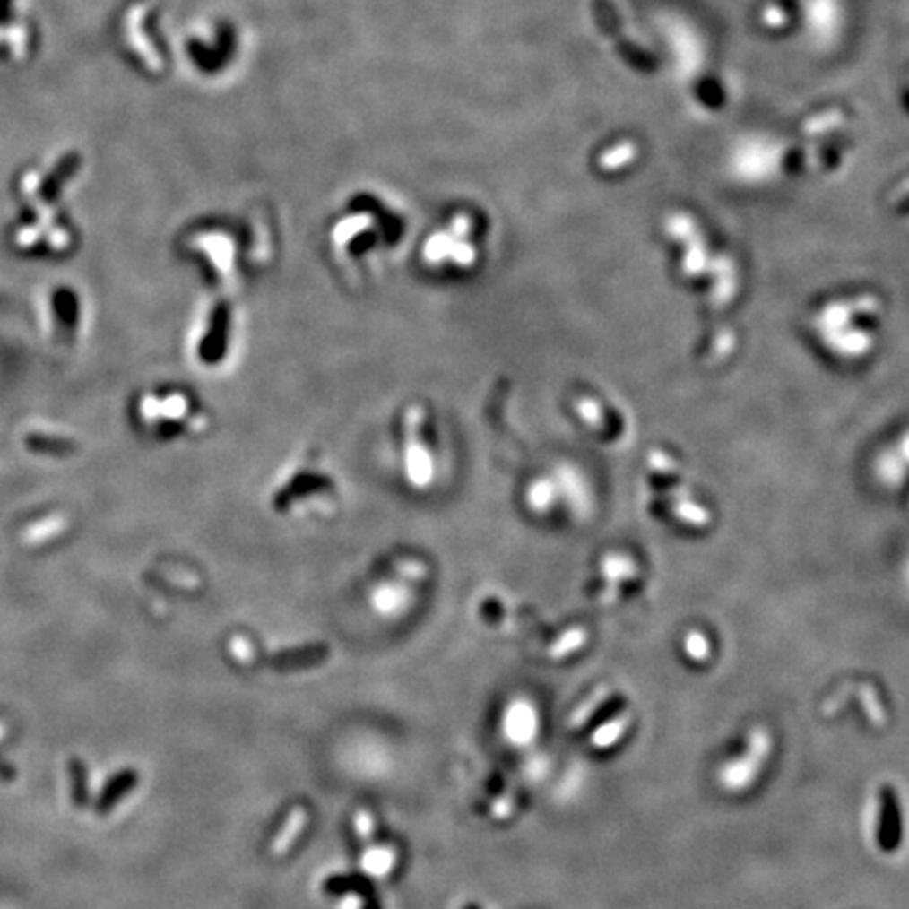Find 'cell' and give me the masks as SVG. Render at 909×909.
I'll return each mask as SVG.
<instances>
[{"instance_id":"cell-5","label":"cell","mask_w":909,"mask_h":909,"mask_svg":"<svg viewBox=\"0 0 909 909\" xmlns=\"http://www.w3.org/2000/svg\"><path fill=\"white\" fill-rule=\"evenodd\" d=\"M306 823H307L306 809L297 806L293 813L289 815V819L284 821V827L281 829V834H278L274 838V844H272V854H276L278 857V854L287 853L290 844H293V840L303 832Z\"/></svg>"},{"instance_id":"cell-9","label":"cell","mask_w":909,"mask_h":909,"mask_svg":"<svg viewBox=\"0 0 909 909\" xmlns=\"http://www.w3.org/2000/svg\"><path fill=\"white\" fill-rule=\"evenodd\" d=\"M373 819L368 817L365 810H360L359 817H356V832H359V835L362 840H367L368 835H373Z\"/></svg>"},{"instance_id":"cell-7","label":"cell","mask_w":909,"mask_h":909,"mask_svg":"<svg viewBox=\"0 0 909 909\" xmlns=\"http://www.w3.org/2000/svg\"><path fill=\"white\" fill-rule=\"evenodd\" d=\"M394 863H396V853L390 846H373L365 853L362 865L371 876H385L390 874Z\"/></svg>"},{"instance_id":"cell-10","label":"cell","mask_w":909,"mask_h":909,"mask_svg":"<svg viewBox=\"0 0 909 909\" xmlns=\"http://www.w3.org/2000/svg\"><path fill=\"white\" fill-rule=\"evenodd\" d=\"M765 22L771 23V26H781V23H783L785 20H783V13L775 7V9L768 11V13H765Z\"/></svg>"},{"instance_id":"cell-8","label":"cell","mask_w":909,"mask_h":909,"mask_svg":"<svg viewBox=\"0 0 909 909\" xmlns=\"http://www.w3.org/2000/svg\"><path fill=\"white\" fill-rule=\"evenodd\" d=\"M636 159V145L632 142H623L617 145V148H613L609 152V154H604V159L600 160V165L604 167V171L609 169V171H613V169L617 167H626L629 165Z\"/></svg>"},{"instance_id":"cell-4","label":"cell","mask_w":909,"mask_h":909,"mask_svg":"<svg viewBox=\"0 0 909 909\" xmlns=\"http://www.w3.org/2000/svg\"><path fill=\"white\" fill-rule=\"evenodd\" d=\"M507 735L514 743H529L537 732V716L529 703H514L507 714Z\"/></svg>"},{"instance_id":"cell-2","label":"cell","mask_w":909,"mask_h":909,"mask_svg":"<svg viewBox=\"0 0 909 909\" xmlns=\"http://www.w3.org/2000/svg\"><path fill=\"white\" fill-rule=\"evenodd\" d=\"M423 420H407L403 423V448H400V462H403L404 476L415 487H423L434 478V457L432 448L428 446V436L423 429Z\"/></svg>"},{"instance_id":"cell-6","label":"cell","mask_w":909,"mask_h":909,"mask_svg":"<svg viewBox=\"0 0 909 909\" xmlns=\"http://www.w3.org/2000/svg\"><path fill=\"white\" fill-rule=\"evenodd\" d=\"M629 726V716L628 714H621V716H617L613 720H609V723L598 726L596 731H593L592 735V745L593 748L598 749H606V748H613V745L619 741V739L626 735Z\"/></svg>"},{"instance_id":"cell-3","label":"cell","mask_w":909,"mask_h":909,"mask_svg":"<svg viewBox=\"0 0 909 909\" xmlns=\"http://www.w3.org/2000/svg\"><path fill=\"white\" fill-rule=\"evenodd\" d=\"M901 842V815L896 796L890 787L882 792V810H880V827H878V846L884 853L895 851Z\"/></svg>"},{"instance_id":"cell-1","label":"cell","mask_w":909,"mask_h":909,"mask_svg":"<svg viewBox=\"0 0 909 909\" xmlns=\"http://www.w3.org/2000/svg\"><path fill=\"white\" fill-rule=\"evenodd\" d=\"M771 754V737L765 729H754L748 737V748L743 756H737L735 760L726 762L718 771V783L726 792H743L760 777L762 766L766 765V758Z\"/></svg>"}]
</instances>
